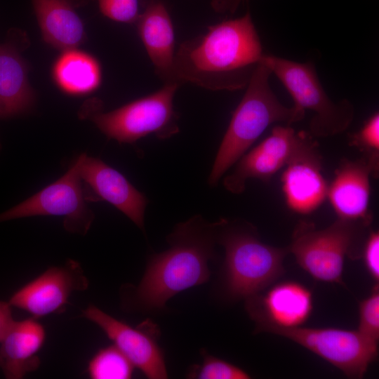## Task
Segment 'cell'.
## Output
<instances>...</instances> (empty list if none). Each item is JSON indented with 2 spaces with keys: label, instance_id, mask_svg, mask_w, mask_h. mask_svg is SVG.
<instances>
[{
  "label": "cell",
  "instance_id": "cell-3",
  "mask_svg": "<svg viewBox=\"0 0 379 379\" xmlns=\"http://www.w3.org/2000/svg\"><path fill=\"white\" fill-rule=\"evenodd\" d=\"M271 74L260 60L220 142L208 178L210 186L218 183L268 126L278 122L290 126L304 118L301 108L280 102L270 86Z\"/></svg>",
  "mask_w": 379,
  "mask_h": 379
},
{
  "label": "cell",
  "instance_id": "cell-8",
  "mask_svg": "<svg viewBox=\"0 0 379 379\" xmlns=\"http://www.w3.org/2000/svg\"><path fill=\"white\" fill-rule=\"evenodd\" d=\"M300 345L340 369L351 378H362L378 357V343L358 330L336 328H266Z\"/></svg>",
  "mask_w": 379,
  "mask_h": 379
},
{
  "label": "cell",
  "instance_id": "cell-18",
  "mask_svg": "<svg viewBox=\"0 0 379 379\" xmlns=\"http://www.w3.org/2000/svg\"><path fill=\"white\" fill-rule=\"evenodd\" d=\"M371 175L372 169L366 159L342 162L327 192L338 218L371 223L368 206Z\"/></svg>",
  "mask_w": 379,
  "mask_h": 379
},
{
  "label": "cell",
  "instance_id": "cell-12",
  "mask_svg": "<svg viewBox=\"0 0 379 379\" xmlns=\"http://www.w3.org/2000/svg\"><path fill=\"white\" fill-rule=\"evenodd\" d=\"M245 300L246 310L255 323V333L270 327L302 326L313 310L312 291L293 281L277 283Z\"/></svg>",
  "mask_w": 379,
  "mask_h": 379
},
{
  "label": "cell",
  "instance_id": "cell-4",
  "mask_svg": "<svg viewBox=\"0 0 379 379\" xmlns=\"http://www.w3.org/2000/svg\"><path fill=\"white\" fill-rule=\"evenodd\" d=\"M218 222L217 244L225 253L222 285L227 298L246 299L263 291L283 274L288 247L263 243L249 222L225 218Z\"/></svg>",
  "mask_w": 379,
  "mask_h": 379
},
{
  "label": "cell",
  "instance_id": "cell-7",
  "mask_svg": "<svg viewBox=\"0 0 379 379\" xmlns=\"http://www.w3.org/2000/svg\"><path fill=\"white\" fill-rule=\"evenodd\" d=\"M180 86L178 83L164 84L155 92L114 110L88 111V118L106 136L120 143H133L149 135L170 138L180 131L173 105Z\"/></svg>",
  "mask_w": 379,
  "mask_h": 379
},
{
  "label": "cell",
  "instance_id": "cell-5",
  "mask_svg": "<svg viewBox=\"0 0 379 379\" xmlns=\"http://www.w3.org/2000/svg\"><path fill=\"white\" fill-rule=\"evenodd\" d=\"M369 223L338 218L328 227L318 230L314 224L300 222L287 246L298 264L314 279L343 284L346 256L361 257L357 246Z\"/></svg>",
  "mask_w": 379,
  "mask_h": 379
},
{
  "label": "cell",
  "instance_id": "cell-16",
  "mask_svg": "<svg viewBox=\"0 0 379 379\" xmlns=\"http://www.w3.org/2000/svg\"><path fill=\"white\" fill-rule=\"evenodd\" d=\"M28 45L26 34L15 29L0 44V119L25 113L34 104L29 66L21 53Z\"/></svg>",
  "mask_w": 379,
  "mask_h": 379
},
{
  "label": "cell",
  "instance_id": "cell-22",
  "mask_svg": "<svg viewBox=\"0 0 379 379\" xmlns=\"http://www.w3.org/2000/svg\"><path fill=\"white\" fill-rule=\"evenodd\" d=\"M134 366L114 345L100 350L91 359L88 373L93 379H128Z\"/></svg>",
  "mask_w": 379,
  "mask_h": 379
},
{
  "label": "cell",
  "instance_id": "cell-21",
  "mask_svg": "<svg viewBox=\"0 0 379 379\" xmlns=\"http://www.w3.org/2000/svg\"><path fill=\"white\" fill-rule=\"evenodd\" d=\"M53 75L58 86L72 95L94 91L100 86L102 77L98 60L76 49L63 51L55 63Z\"/></svg>",
  "mask_w": 379,
  "mask_h": 379
},
{
  "label": "cell",
  "instance_id": "cell-23",
  "mask_svg": "<svg viewBox=\"0 0 379 379\" xmlns=\"http://www.w3.org/2000/svg\"><path fill=\"white\" fill-rule=\"evenodd\" d=\"M203 363L189 371L187 377L199 379H248L251 375L242 368L223 359L201 352Z\"/></svg>",
  "mask_w": 379,
  "mask_h": 379
},
{
  "label": "cell",
  "instance_id": "cell-1",
  "mask_svg": "<svg viewBox=\"0 0 379 379\" xmlns=\"http://www.w3.org/2000/svg\"><path fill=\"white\" fill-rule=\"evenodd\" d=\"M264 53L249 10L183 41L175 51L174 75L211 91H236L248 85Z\"/></svg>",
  "mask_w": 379,
  "mask_h": 379
},
{
  "label": "cell",
  "instance_id": "cell-29",
  "mask_svg": "<svg viewBox=\"0 0 379 379\" xmlns=\"http://www.w3.org/2000/svg\"><path fill=\"white\" fill-rule=\"evenodd\" d=\"M247 0H214L213 6L220 12L234 13L241 3Z\"/></svg>",
  "mask_w": 379,
  "mask_h": 379
},
{
  "label": "cell",
  "instance_id": "cell-10",
  "mask_svg": "<svg viewBox=\"0 0 379 379\" xmlns=\"http://www.w3.org/2000/svg\"><path fill=\"white\" fill-rule=\"evenodd\" d=\"M310 139L308 134L296 132L288 125L276 126L269 136L239 159L234 171L224 178L225 188L239 194L249 179L268 182Z\"/></svg>",
  "mask_w": 379,
  "mask_h": 379
},
{
  "label": "cell",
  "instance_id": "cell-11",
  "mask_svg": "<svg viewBox=\"0 0 379 379\" xmlns=\"http://www.w3.org/2000/svg\"><path fill=\"white\" fill-rule=\"evenodd\" d=\"M83 316L98 326L147 378H168L163 352L158 345L159 330L151 321L146 320L136 327L120 321L94 305L83 311Z\"/></svg>",
  "mask_w": 379,
  "mask_h": 379
},
{
  "label": "cell",
  "instance_id": "cell-15",
  "mask_svg": "<svg viewBox=\"0 0 379 379\" xmlns=\"http://www.w3.org/2000/svg\"><path fill=\"white\" fill-rule=\"evenodd\" d=\"M321 167V157L311 139L285 166L282 189L286 203L292 211L309 214L325 201L328 185Z\"/></svg>",
  "mask_w": 379,
  "mask_h": 379
},
{
  "label": "cell",
  "instance_id": "cell-20",
  "mask_svg": "<svg viewBox=\"0 0 379 379\" xmlns=\"http://www.w3.org/2000/svg\"><path fill=\"white\" fill-rule=\"evenodd\" d=\"M43 39L63 51L75 49L86 40L84 23L73 0H31Z\"/></svg>",
  "mask_w": 379,
  "mask_h": 379
},
{
  "label": "cell",
  "instance_id": "cell-26",
  "mask_svg": "<svg viewBox=\"0 0 379 379\" xmlns=\"http://www.w3.org/2000/svg\"><path fill=\"white\" fill-rule=\"evenodd\" d=\"M358 331L371 340L379 339V287L375 284L371 294L359 303Z\"/></svg>",
  "mask_w": 379,
  "mask_h": 379
},
{
  "label": "cell",
  "instance_id": "cell-24",
  "mask_svg": "<svg viewBox=\"0 0 379 379\" xmlns=\"http://www.w3.org/2000/svg\"><path fill=\"white\" fill-rule=\"evenodd\" d=\"M354 145L363 149L366 160L371 166L373 176L378 173L379 155V114L374 113L364 123L361 129L352 137Z\"/></svg>",
  "mask_w": 379,
  "mask_h": 379
},
{
  "label": "cell",
  "instance_id": "cell-19",
  "mask_svg": "<svg viewBox=\"0 0 379 379\" xmlns=\"http://www.w3.org/2000/svg\"><path fill=\"white\" fill-rule=\"evenodd\" d=\"M46 338L34 319L13 321L0 341V368L8 379H20L40 365L37 355Z\"/></svg>",
  "mask_w": 379,
  "mask_h": 379
},
{
  "label": "cell",
  "instance_id": "cell-14",
  "mask_svg": "<svg viewBox=\"0 0 379 379\" xmlns=\"http://www.w3.org/2000/svg\"><path fill=\"white\" fill-rule=\"evenodd\" d=\"M79 172L90 201H106L144 230L148 199L121 173L101 159L81 154L77 158Z\"/></svg>",
  "mask_w": 379,
  "mask_h": 379
},
{
  "label": "cell",
  "instance_id": "cell-6",
  "mask_svg": "<svg viewBox=\"0 0 379 379\" xmlns=\"http://www.w3.org/2000/svg\"><path fill=\"white\" fill-rule=\"evenodd\" d=\"M261 60L284 86L294 105L313 113L310 134L329 137L344 132L354 116L353 104L347 99L333 102L319 80L312 62H298L264 54Z\"/></svg>",
  "mask_w": 379,
  "mask_h": 379
},
{
  "label": "cell",
  "instance_id": "cell-2",
  "mask_svg": "<svg viewBox=\"0 0 379 379\" xmlns=\"http://www.w3.org/2000/svg\"><path fill=\"white\" fill-rule=\"evenodd\" d=\"M218 225L200 215L177 224L166 238L169 248L151 255L139 284L124 291L125 305L142 311L161 310L178 293L208 281Z\"/></svg>",
  "mask_w": 379,
  "mask_h": 379
},
{
  "label": "cell",
  "instance_id": "cell-28",
  "mask_svg": "<svg viewBox=\"0 0 379 379\" xmlns=\"http://www.w3.org/2000/svg\"><path fill=\"white\" fill-rule=\"evenodd\" d=\"M8 302L0 301V341L14 321Z\"/></svg>",
  "mask_w": 379,
  "mask_h": 379
},
{
  "label": "cell",
  "instance_id": "cell-27",
  "mask_svg": "<svg viewBox=\"0 0 379 379\" xmlns=\"http://www.w3.org/2000/svg\"><path fill=\"white\" fill-rule=\"evenodd\" d=\"M364 258L366 268L375 281H379V233L378 231H370L366 237L361 255Z\"/></svg>",
  "mask_w": 379,
  "mask_h": 379
},
{
  "label": "cell",
  "instance_id": "cell-9",
  "mask_svg": "<svg viewBox=\"0 0 379 379\" xmlns=\"http://www.w3.org/2000/svg\"><path fill=\"white\" fill-rule=\"evenodd\" d=\"M86 200L76 160L67 172L55 182L0 213V222L36 215L62 216L67 230L85 234L94 218L87 207Z\"/></svg>",
  "mask_w": 379,
  "mask_h": 379
},
{
  "label": "cell",
  "instance_id": "cell-25",
  "mask_svg": "<svg viewBox=\"0 0 379 379\" xmlns=\"http://www.w3.org/2000/svg\"><path fill=\"white\" fill-rule=\"evenodd\" d=\"M102 14L123 23H135L149 0H95Z\"/></svg>",
  "mask_w": 379,
  "mask_h": 379
},
{
  "label": "cell",
  "instance_id": "cell-17",
  "mask_svg": "<svg viewBox=\"0 0 379 379\" xmlns=\"http://www.w3.org/2000/svg\"><path fill=\"white\" fill-rule=\"evenodd\" d=\"M135 24L157 76L164 84L177 83L175 29L165 4L161 0H149Z\"/></svg>",
  "mask_w": 379,
  "mask_h": 379
},
{
  "label": "cell",
  "instance_id": "cell-13",
  "mask_svg": "<svg viewBox=\"0 0 379 379\" xmlns=\"http://www.w3.org/2000/svg\"><path fill=\"white\" fill-rule=\"evenodd\" d=\"M88 281L81 265L69 260L62 266L52 267L29 281L8 300L11 307L25 310L39 318L62 309L72 293L86 290Z\"/></svg>",
  "mask_w": 379,
  "mask_h": 379
}]
</instances>
